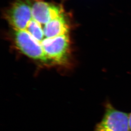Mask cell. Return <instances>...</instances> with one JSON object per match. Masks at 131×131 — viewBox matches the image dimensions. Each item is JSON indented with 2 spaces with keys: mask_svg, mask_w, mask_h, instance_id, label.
I'll use <instances>...</instances> for the list:
<instances>
[{
  "mask_svg": "<svg viewBox=\"0 0 131 131\" xmlns=\"http://www.w3.org/2000/svg\"><path fill=\"white\" fill-rule=\"evenodd\" d=\"M14 39L17 47L29 57L43 62L49 60L41 44L27 31H15Z\"/></svg>",
  "mask_w": 131,
  "mask_h": 131,
  "instance_id": "3957f363",
  "label": "cell"
},
{
  "mask_svg": "<svg viewBox=\"0 0 131 131\" xmlns=\"http://www.w3.org/2000/svg\"><path fill=\"white\" fill-rule=\"evenodd\" d=\"M41 44L49 60L58 64L66 62L70 48L69 35L45 38Z\"/></svg>",
  "mask_w": 131,
  "mask_h": 131,
  "instance_id": "277c9868",
  "label": "cell"
},
{
  "mask_svg": "<svg viewBox=\"0 0 131 131\" xmlns=\"http://www.w3.org/2000/svg\"><path fill=\"white\" fill-rule=\"evenodd\" d=\"M5 16L15 31L25 30L32 19L30 0H16L6 11Z\"/></svg>",
  "mask_w": 131,
  "mask_h": 131,
  "instance_id": "7a4b0ae2",
  "label": "cell"
},
{
  "mask_svg": "<svg viewBox=\"0 0 131 131\" xmlns=\"http://www.w3.org/2000/svg\"><path fill=\"white\" fill-rule=\"evenodd\" d=\"M129 116L116 109L107 102L105 105L103 117L96 124L93 131H130Z\"/></svg>",
  "mask_w": 131,
  "mask_h": 131,
  "instance_id": "6da1fadb",
  "label": "cell"
},
{
  "mask_svg": "<svg viewBox=\"0 0 131 131\" xmlns=\"http://www.w3.org/2000/svg\"><path fill=\"white\" fill-rule=\"evenodd\" d=\"M25 31L30 34L33 38H35L40 44L45 39L43 29L41 24L32 19L29 23Z\"/></svg>",
  "mask_w": 131,
  "mask_h": 131,
  "instance_id": "52a82bcc",
  "label": "cell"
},
{
  "mask_svg": "<svg viewBox=\"0 0 131 131\" xmlns=\"http://www.w3.org/2000/svg\"><path fill=\"white\" fill-rule=\"evenodd\" d=\"M129 130L131 131V113L129 116Z\"/></svg>",
  "mask_w": 131,
  "mask_h": 131,
  "instance_id": "ba28073f",
  "label": "cell"
},
{
  "mask_svg": "<svg viewBox=\"0 0 131 131\" xmlns=\"http://www.w3.org/2000/svg\"><path fill=\"white\" fill-rule=\"evenodd\" d=\"M43 29L45 38L69 35V27L64 15L45 24Z\"/></svg>",
  "mask_w": 131,
  "mask_h": 131,
  "instance_id": "8992f818",
  "label": "cell"
},
{
  "mask_svg": "<svg viewBox=\"0 0 131 131\" xmlns=\"http://www.w3.org/2000/svg\"><path fill=\"white\" fill-rule=\"evenodd\" d=\"M32 18L40 24H46L63 14L61 7L43 0H30Z\"/></svg>",
  "mask_w": 131,
  "mask_h": 131,
  "instance_id": "5b68a950",
  "label": "cell"
}]
</instances>
